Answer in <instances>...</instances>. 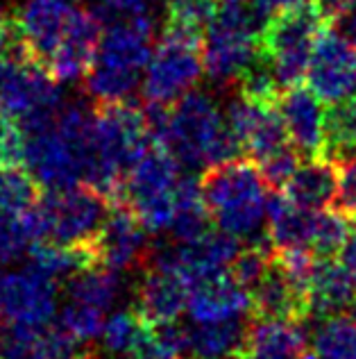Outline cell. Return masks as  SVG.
Here are the masks:
<instances>
[{
  "label": "cell",
  "mask_w": 356,
  "mask_h": 359,
  "mask_svg": "<svg viewBox=\"0 0 356 359\" xmlns=\"http://www.w3.org/2000/svg\"><path fill=\"white\" fill-rule=\"evenodd\" d=\"M204 205L218 230L238 239L255 237L264 225L268 184L252 157L207 166L200 177Z\"/></svg>",
  "instance_id": "cell-1"
},
{
  "label": "cell",
  "mask_w": 356,
  "mask_h": 359,
  "mask_svg": "<svg viewBox=\"0 0 356 359\" xmlns=\"http://www.w3.org/2000/svg\"><path fill=\"white\" fill-rule=\"evenodd\" d=\"M329 25L334 23L322 14L315 0L279 9L264 21L259 34V53L273 64L282 89L306 80L313 48Z\"/></svg>",
  "instance_id": "cell-2"
},
{
  "label": "cell",
  "mask_w": 356,
  "mask_h": 359,
  "mask_svg": "<svg viewBox=\"0 0 356 359\" xmlns=\"http://www.w3.org/2000/svg\"><path fill=\"white\" fill-rule=\"evenodd\" d=\"M255 7L220 5L204 34V73L213 82L229 84L259 55V34Z\"/></svg>",
  "instance_id": "cell-3"
},
{
  "label": "cell",
  "mask_w": 356,
  "mask_h": 359,
  "mask_svg": "<svg viewBox=\"0 0 356 359\" xmlns=\"http://www.w3.org/2000/svg\"><path fill=\"white\" fill-rule=\"evenodd\" d=\"M204 73V39L195 34L162 30L143 80L145 102L173 105L186 96Z\"/></svg>",
  "instance_id": "cell-4"
},
{
  "label": "cell",
  "mask_w": 356,
  "mask_h": 359,
  "mask_svg": "<svg viewBox=\"0 0 356 359\" xmlns=\"http://www.w3.org/2000/svg\"><path fill=\"white\" fill-rule=\"evenodd\" d=\"M36 212L43 230L41 241L78 245L96 239L111 212V205L96 189L78 184L41 196L36 203Z\"/></svg>",
  "instance_id": "cell-5"
},
{
  "label": "cell",
  "mask_w": 356,
  "mask_h": 359,
  "mask_svg": "<svg viewBox=\"0 0 356 359\" xmlns=\"http://www.w3.org/2000/svg\"><path fill=\"white\" fill-rule=\"evenodd\" d=\"M227 123L207 93L189 91L173 102L164 146L184 166H207L209 153Z\"/></svg>",
  "instance_id": "cell-6"
},
{
  "label": "cell",
  "mask_w": 356,
  "mask_h": 359,
  "mask_svg": "<svg viewBox=\"0 0 356 359\" xmlns=\"http://www.w3.org/2000/svg\"><path fill=\"white\" fill-rule=\"evenodd\" d=\"M57 311L55 280L27 266L23 273H0V325H48Z\"/></svg>",
  "instance_id": "cell-7"
},
{
  "label": "cell",
  "mask_w": 356,
  "mask_h": 359,
  "mask_svg": "<svg viewBox=\"0 0 356 359\" xmlns=\"http://www.w3.org/2000/svg\"><path fill=\"white\" fill-rule=\"evenodd\" d=\"M306 84L322 102H336L356 91V46L329 25L318 39L306 71Z\"/></svg>",
  "instance_id": "cell-8"
},
{
  "label": "cell",
  "mask_w": 356,
  "mask_h": 359,
  "mask_svg": "<svg viewBox=\"0 0 356 359\" xmlns=\"http://www.w3.org/2000/svg\"><path fill=\"white\" fill-rule=\"evenodd\" d=\"M75 9L66 0H27L14 14L16 48L45 66L59 48Z\"/></svg>",
  "instance_id": "cell-9"
},
{
  "label": "cell",
  "mask_w": 356,
  "mask_h": 359,
  "mask_svg": "<svg viewBox=\"0 0 356 359\" xmlns=\"http://www.w3.org/2000/svg\"><path fill=\"white\" fill-rule=\"evenodd\" d=\"M227 126L236 132L245 155L255 162H261L275 150L290 144L277 102H257L238 96L229 102Z\"/></svg>",
  "instance_id": "cell-10"
},
{
  "label": "cell",
  "mask_w": 356,
  "mask_h": 359,
  "mask_svg": "<svg viewBox=\"0 0 356 359\" xmlns=\"http://www.w3.org/2000/svg\"><path fill=\"white\" fill-rule=\"evenodd\" d=\"M145 232L148 230L127 203L111 205L107 221L93 239L98 266L120 273L143 264L150 255Z\"/></svg>",
  "instance_id": "cell-11"
},
{
  "label": "cell",
  "mask_w": 356,
  "mask_h": 359,
  "mask_svg": "<svg viewBox=\"0 0 356 359\" xmlns=\"http://www.w3.org/2000/svg\"><path fill=\"white\" fill-rule=\"evenodd\" d=\"M279 111H282L284 126L290 144L304 159H325L327 155V137H325V107L315 93L295 84L288 87L279 96Z\"/></svg>",
  "instance_id": "cell-12"
},
{
  "label": "cell",
  "mask_w": 356,
  "mask_h": 359,
  "mask_svg": "<svg viewBox=\"0 0 356 359\" xmlns=\"http://www.w3.org/2000/svg\"><path fill=\"white\" fill-rule=\"evenodd\" d=\"M102 39V21L93 14V9H75L64 34L59 48L55 50L45 71L57 82L84 80L93 60L98 55V46Z\"/></svg>",
  "instance_id": "cell-13"
},
{
  "label": "cell",
  "mask_w": 356,
  "mask_h": 359,
  "mask_svg": "<svg viewBox=\"0 0 356 359\" xmlns=\"http://www.w3.org/2000/svg\"><path fill=\"white\" fill-rule=\"evenodd\" d=\"M180 180V162L162 144L150 146L127 171L125 180V201L138 207L150 201H162L175 194V184Z\"/></svg>",
  "instance_id": "cell-14"
},
{
  "label": "cell",
  "mask_w": 356,
  "mask_h": 359,
  "mask_svg": "<svg viewBox=\"0 0 356 359\" xmlns=\"http://www.w3.org/2000/svg\"><path fill=\"white\" fill-rule=\"evenodd\" d=\"M189 316L193 323H222L250 311V291L227 273L200 280L189 289Z\"/></svg>",
  "instance_id": "cell-15"
},
{
  "label": "cell",
  "mask_w": 356,
  "mask_h": 359,
  "mask_svg": "<svg viewBox=\"0 0 356 359\" xmlns=\"http://www.w3.org/2000/svg\"><path fill=\"white\" fill-rule=\"evenodd\" d=\"M302 320L252 318L241 359H299L306 353Z\"/></svg>",
  "instance_id": "cell-16"
},
{
  "label": "cell",
  "mask_w": 356,
  "mask_h": 359,
  "mask_svg": "<svg viewBox=\"0 0 356 359\" xmlns=\"http://www.w3.org/2000/svg\"><path fill=\"white\" fill-rule=\"evenodd\" d=\"M189 305V285L171 271L150 266L136 289V309L150 323H173Z\"/></svg>",
  "instance_id": "cell-17"
},
{
  "label": "cell",
  "mask_w": 356,
  "mask_h": 359,
  "mask_svg": "<svg viewBox=\"0 0 356 359\" xmlns=\"http://www.w3.org/2000/svg\"><path fill=\"white\" fill-rule=\"evenodd\" d=\"M250 314L252 318H293L304 320L311 314L308 300L290 285L282 271L273 266L250 289Z\"/></svg>",
  "instance_id": "cell-18"
},
{
  "label": "cell",
  "mask_w": 356,
  "mask_h": 359,
  "mask_svg": "<svg viewBox=\"0 0 356 359\" xmlns=\"http://www.w3.org/2000/svg\"><path fill=\"white\" fill-rule=\"evenodd\" d=\"M356 302V280L343 264L332 257L318 259L315 273L308 285V307L311 314L329 318L343 311H352Z\"/></svg>",
  "instance_id": "cell-19"
},
{
  "label": "cell",
  "mask_w": 356,
  "mask_h": 359,
  "mask_svg": "<svg viewBox=\"0 0 356 359\" xmlns=\"http://www.w3.org/2000/svg\"><path fill=\"white\" fill-rule=\"evenodd\" d=\"M282 191L304 210H322L339 191V159H306Z\"/></svg>",
  "instance_id": "cell-20"
},
{
  "label": "cell",
  "mask_w": 356,
  "mask_h": 359,
  "mask_svg": "<svg viewBox=\"0 0 356 359\" xmlns=\"http://www.w3.org/2000/svg\"><path fill=\"white\" fill-rule=\"evenodd\" d=\"M313 212L295 205L282 189H270L266 216H268V239L275 248L288 245H306L311 239Z\"/></svg>",
  "instance_id": "cell-21"
},
{
  "label": "cell",
  "mask_w": 356,
  "mask_h": 359,
  "mask_svg": "<svg viewBox=\"0 0 356 359\" xmlns=\"http://www.w3.org/2000/svg\"><path fill=\"white\" fill-rule=\"evenodd\" d=\"M248 334V323L241 318L222 320V323H195L189 330V357L191 359H236L243 353Z\"/></svg>",
  "instance_id": "cell-22"
},
{
  "label": "cell",
  "mask_w": 356,
  "mask_h": 359,
  "mask_svg": "<svg viewBox=\"0 0 356 359\" xmlns=\"http://www.w3.org/2000/svg\"><path fill=\"white\" fill-rule=\"evenodd\" d=\"M30 266L48 278H73L75 273L98 266L96 250L91 243H55V241H34L30 245Z\"/></svg>",
  "instance_id": "cell-23"
},
{
  "label": "cell",
  "mask_w": 356,
  "mask_h": 359,
  "mask_svg": "<svg viewBox=\"0 0 356 359\" xmlns=\"http://www.w3.org/2000/svg\"><path fill=\"white\" fill-rule=\"evenodd\" d=\"M150 330V320L134 309L118 311L102 330V348L111 359H132Z\"/></svg>",
  "instance_id": "cell-24"
},
{
  "label": "cell",
  "mask_w": 356,
  "mask_h": 359,
  "mask_svg": "<svg viewBox=\"0 0 356 359\" xmlns=\"http://www.w3.org/2000/svg\"><path fill=\"white\" fill-rule=\"evenodd\" d=\"M66 294L73 300L87 302L98 309H109L120 296L118 271L105 266H91L87 271L75 273L66 282Z\"/></svg>",
  "instance_id": "cell-25"
},
{
  "label": "cell",
  "mask_w": 356,
  "mask_h": 359,
  "mask_svg": "<svg viewBox=\"0 0 356 359\" xmlns=\"http://www.w3.org/2000/svg\"><path fill=\"white\" fill-rule=\"evenodd\" d=\"M325 137L332 159H348L356 150V93L327 107Z\"/></svg>",
  "instance_id": "cell-26"
},
{
  "label": "cell",
  "mask_w": 356,
  "mask_h": 359,
  "mask_svg": "<svg viewBox=\"0 0 356 359\" xmlns=\"http://www.w3.org/2000/svg\"><path fill=\"white\" fill-rule=\"evenodd\" d=\"M354 216L343 212L341 207L334 210H315L313 212V225H311V239H308V248H311L318 257H334L343 250L345 241L352 234Z\"/></svg>",
  "instance_id": "cell-27"
},
{
  "label": "cell",
  "mask_w": 356,
  "mask_h": 359,
  "mask_svg": "<svg viewBox=\"0 0 356 359\" xmlns=\"http://www.w3.org/2000/svg\"><path fill=\"white\" fill-rule=\"evenodd\" d=\"M41 198V184L27 166H0V212L23 214Z\"/></svg>",
  "instance_id": "cell-28"
},
{
  "label": "cell",
  "mask_w": 356,
  "mask_h": 359,
  "mask_svg": "<svg viewBox=\"0 0 356 359\" xmlns=\"http://www.w3.org/2000/svg\"><path fill=\"white\" fill-rule=\"evenodd\" d=\"M220 0H166V30H177L186 34H207L213 16L218 14Z\"/></svg>",
  "instance_id": "cell-29"
},
{
  "label": "cell",
  "mask_w": 356,
  "mask_h": 359,
  "mask_svg": "<svg viewBox=\"0 0 356 359\" xmlns=\"http://www.w3.org/2000/svg\"><path fill=\"white\" fill-rule=\"evenodd\" d=\"M313 351L325 359H356V318L329 316L313 334Z\"/></svg>",
  "instance_id": "cell-30"
},
{
  "label": "cell",
  "mask_w": 356,
  "mask_h": 359,
  "mask_svg": "<svg viewBox=\"0 0 356 359\" xmlns=\"http://www.w3.org/2000/svg\"><path fill=\"white\" fill-rule=\"evenodd\" d=\"M59 325L82 344L102 337V330H105L102 309L87 305V302L73 300V298L59 311Z\"/></svg>",
  "instance_id": "cell-31"
},
{
  "label": "cell",
  "mask_w": 356,
  "mask_h": 359,
  "mask_svg": "<svg viewBox=\"0 0 356 359\" xmlns=\"http://www.w3.org/2000/svg\"><path fill=\"white\" fill-rule=\"evenodd\" d=\"M302 155L297 153V148L293 144H288L284 148L275 150L273 155L264 157L259 164L261 168V175H264L266 184L270 189H284L288 184V180L295 175V171L302 164Z\"/></svg>",
  "instance_id": "cell-32"
},
{
  "label": "cell",
  "mask_w": 356,
  "mask_h": 359,
  "mask_svg": "<svg viewBox=\"0 0 356 359\" xmlns=\"http://www.w3.org/2000/svg\"><path fill=\"white\" fill-rule=\"evenodd\" d=\"M27 243L30 241L25 239L16 216L0 212V266H7V264L21 257Z\"/></svg>",
  "instance_id": "cell-33"
},
{
  "label": "cell",
  "mask_w": 356,
  "mask_h": 359,
  "mask_svg": "<svg viewBox=\"0 0 356 359\" xmlns=\"http://www.w3.org/2000/svg\"><path fill=\"white\" fill-rule=\"evenodd\" d=\"M336 207L354 216L356 221V159H339V191Z\"/></svg>",
  "instance_id": "cell-34"
},
{
  "label": "cell",
  "mask_w": 356,
  "mask_h": 359,
  "mask_svg": "<svg viewBox=\"0 0 356 359\" xmlns=\"http://www.w3.org/2000/svg\"><path fill=\"white\" fill-rule=\"evenodd\" d=\"M14 36H16V23H14V16H9L5 12H0V60L5 57L12 48L14 43Z\"/></svg>",
  "instance_id": "cell-35"
},
{
  "label": "cell",
  "mask_w": 356,
  "mask_h": 359,
  "mask_svg": "<svg viewBox=\"0 0 356 359\" xmlns=\"http://www.w3.org/2000/svg\"><path fill=\"white\" fill-rule=\"evenodd\" d=\"M114 14H127V16H136V14H145L148 0H102Z\"/></svg>",
  "instance_id": "cell-36"
},
{
  "label": "cell",
  "mask_w": 356,
  "mask_h": 359,
  "mask_svg": "<svg viewBox=\"0 0 356 359\" xmlns=\"http://www.w3.org/2000/svg\"><path fill=\"white\" fill-rule=\"evenodd\" d=\"M306 3V0H255V12L259 16H273L275 12H279V9H288V7H297Z\"/></svg>",
  "instance_id": "cell-37"
},
{
  "label": "cell",
  "mask_w": 356,
  "mask_h": 359,
  "mask_svg": "<svg viewBox=\"0 0 356 359\" xmlns=\"http://www.w3.org/2000/svg\"><path fill=\"white\" fill-rule=\"evenodd\" d=\"M341 264L350 271V276L356 280V230H352V234L345 241L343 250H341Z\"/></svg>",
  "instance_id": "cell-38"
},
{
  "label": "cell",
  "mask_w": 356,
  "mask_h": 359,
  "mask_svg": "<svg viewBox=\"0 0 356 359\" xmlns=\"http://www.w3.org/2000/svg\"><path fill=\"white\" fill-rule=\"evenodd\" d=\"M348 39L356 46V7L352 9V12L348 14Z\"/></svg>",
  "instance_id": "cell-39"
},
{
  "label": "cell",
  "mask_w": 356,
  "mask_h": 359,
  "mask_svg": "<svg viewBox=\"0 0 356 359\" xmlns=\"http://www.w3.org/2000/svg\"><path fill=\"white\" fill-rule=\"evenodd\" d=\"M299 359H325V357H322V355H318V353L313 351V353H304Z\"/></svg>",
  "instance_id": "cell-40"
},
{
  "label": "cell",
  "mask_w": 356,
  "mask_h": 359,
  "mask_svg": "<svg viewBox=\"0 0 356 359\" xmlns=\"http://www.w3.org/2000/svg\"><path fill=\"white\" fill-rule=\"evenodd\" d=\"M222 5H245L248 0H220Z\"/></svg>",
  "instance_id": "cell-41"
},
{
  "label": "cell",
  "mask_w": 356,
  "mask_h": 359,
  "mask_svg": "<svg viewBox=\"0 0 356 359\" xmlns=\"http://www.w3.org/2000/svg\"><path fill=\"white\" fill-rule=\"evenodd\" d=\"M75 359H93V357H91L89 353H84V355H80V357H75Z\"/></svg>",
  "instance_id": "cell-42"
}]
</instances>
